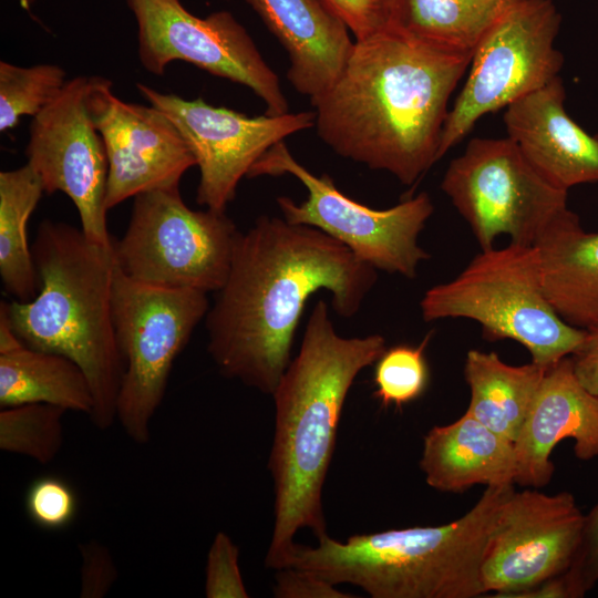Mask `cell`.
<instances>
[{"instance_id":"484cf974","label":"cell","mask_w":598,"mask_h":598,"mask_svg":"<svg viewBox=\"0 0 598 598\" xmlns=\"http://www.w3.org/2000/svg\"><path fill=\"white\" fill-rule=\"evenodd\" d=\"M65 412L63 408L48 403L1 408L0 448L41 464L52 462L63 444Z\"/></svg>"},{"instance_id":"52a82bcc","label":"cell","mask_w":598,"mask_h":598,"mask_svg":"<svg viewBox=\"0 0 598 598\" xmlns=\"http://www.w3.org/2000/svg\"><path fill=\"white\" fill-rule=\"evenodd\" d=\"M208 309L206 292L134 280L115 261L112 313L124 364L116 420L135 443L150 442L174 361Z\"/></svg>"},{"instance_id":"9c48e42d","label":"cell","mask_w":598,"mask_h":598,"mask_svg":"<svg viewBox=\"0 0 598 598\" xmlns=\"http://www.w3.org/2000/svg\"><path fill=\"white\" fill-rule=\"evenodd\" d=\"M291 175L306 188L307 198L276 199L282 217L333 237L377 270L414 279L421 261L431 255L419 245V235L434 212L427 193L386 209L365 206L339 190L328 174L316 176L302 166L283 142L269 148L250 168L248 177Z\"/></svg>"},{"instance_id":"6da1fadb","label":"cell","mask_w":598,"mask_h":598,"mask_svg":"<svg viewBox=\"0 0 598 598\" xmlns=\"http://www.w3.org/2000/svg\"><path fill=\"white\" fill-rule=\"evenodd\" d=\"M377 280V269L333 237L262 215L239 231L228 277L205 317L208 353L225 377L272 394L309 298L327 290L333 311L352 318Z\"/></svg>"},{"instance_id":"83f0119b","label":"cell","mask_w":598,"mask_h":598,"mask_svg":"<svg viewBox=\"0 0 598 598\" xmlns=\"http://www.w3.org/2000/svg\"><path fill=\"white\" fill-rule=\"evenodd\" d=\"M427 334L419 346L396 344L385 349L375 362L373 395L385 408H401L420 398L429 382L425 348Z\"/></svg>"},{"instance_id":"d6986e66","label":"cell","mask_w":598,"mask_h":598,"mask_svg":"<svg viewBox=\"0 0 598 598\" xmlns=\"http://www.w3.org/2000/svg\"><path fill=\"white\" fill-rule=\"evenodd\" d=\"M288 54L287 79L310 103L342 72L354 45L323 0H246Z\"/></svg>"},{"instance_id":"f1b7e54d","label":"cell","mask_w":598,"mask_h":598,"mask_svg":"<svg viewBox=\"0 0 598 598\" xmlns=\"http://www.w3.org/2000/svg\"><path fill=\"white\" fill-rule=\"evenodd\" d=\"M24 504L29 518L48 530L66 527L78 511L74 491L55 476H43L33 481L27 491Z\"/></svg>"},{"instance_id":"d590c367","label":"cell","mask_w":598,"mask_h":598,"mask_svg":"<svg viewBox=\"0 0 598 598\" xmlns=\"http://www.w3.org/2000/svg\"><path fill=\"white\" fill-rule=\"evenodd\" d=\"M22 2V4H30L32 3L34 0H20Z\"/></svg>"},{"instance_id":"d4e9b609","label":"cell","mask_w":598,"mask_h":598,"mask_svg":"<svg viewBox=\"0 0 598 598\" xmlns=\"http://www.w3.org/2000/svg\"><path fill=\"white\" fill-rule=\"evenodd\" d=\"M43 193L28 163L0 173V276L6 291L19 301L34 298L39 287L27 223Z\"/></svg>"},{"instance_id":"e575fe53","label":"cell","mask_w":598,"mask_h":598,"mask_svg":"<svg viewBox=\"0 0 598 598\" xmlns=\"http://www.w3.org/2000/svg\"><path fill=\"white\" fill-rule=\"evenodd\" d=\"M569 357L579 382L598 395V322L585 329L582 341Z\"/></svg>"},{"instance_id":"30bf717a","label":"cell","mask_w":598,"mask_h":598,"mask_svg":"<svg viewBox=\"0 0 598 598\" xmlns=\"http://www.w3.org/2000/svg\"><path fill=\"white\" fill-rule=\"evenodd\" d=\"M441 188L481 250L501 235L535 246L568 210L567 192L548 183L509 138H472L448 164Z\"/></svg>"},{"instance_id":"3957f363","label":"cell","mask_w":598,"mask_h":598,"mask_svg":"<svg viewBox=\"0 0 598 598\" xmlns=\"http://www.w3.org/2000/svg\"><path fill=\"white\" fill-rule=\"evenodd\" d=\"M385 349L381 334L341 337L328 303L315 305L300 350L271 394L276 413L268 470L275 518L266 568H286L301 528H309L317 539L327 535L322 489L343 405L357 375Z\"/></svg>"},{"instance_id":"ffe728a7","label":"cell","mask_w":598,"mask_h":598,"mask_svg":"<svg viewBox=\"0 0 598 598\" xmlns=\"http://www.w3.org/2000/svg\"><path fill=\"white\" fill-rule=\"evenodd\" d=\"M420 468L426 484L440 492L515 484V444L466 411L424 435Z\"/></svg>"},{"instance_id":"8992f818","label":"cell","mask_w":598,"mask_h":598,"mask_svg":"<svg viewBox=\"0 0 598 598\" xmlns=\"http://www.w3.org/2000/svg\"><path fill=\"white\" fill-rule=\"evenodd\" d=\"M420 308L425 321L474 320L485 339L514 340L545 368L569 357L585 336L546 297L536 246L481 250L454 279L426 290Z\"/></svg>"},{"instance_id":"5b68a950","label":"cell","mask_w":598,"mask_h":598,"mask_svg":"<svg viewBox=\"0 0 598 598\" xmlns=\"http://www.w3.org/2000/svg\"><path fill=\"white\" fill-rule=\"evenodd\" d=\"M514 484L489 486L462 517L440 526L357 534L317 546L293 545L286 568L337 586L351 584L372 598H475L484 554Z\"/></svg>"},{"instance_id":"4dcf8cb0","label":"cell","mask_w":598,"mask_h":598,"mask_svg":"<svg viewBox=\"0 0 598 598\" xmlns=\"http://www.w3.org/2000/svg\"><path fill=\"white\" fill-rule=\"evenodd\" d=\"M344 21L355 41L394 29L395 0H323Z\"/></svg>"},{"instance_id":"7402d4cb","label":"cell","mask_w":598,"mask_h":598,"mask_svg":"<svg viewBox=\"0 0 598 598\" xmlns=\"http://www.w3.org/2000/svg\"><path fill=\"white\" fill-rule=\"evenodd\" d=\"M547 369L533 361L511 365L496 352L470 350L464 365L471 392L466 411L497 434L515 442Z\"/></svg>"},{"instance_id":"603a6c76","label":"cell","mask_w":598,"mask_h":598,"mask_svg":"<svg viewBox=\"0 0 598 598\" xmlns=\"http://www.w3.org/2000/svg\"><path fill=\"white\" fill-rule=\"evenodd\" d=\"M27 403H48L90 415L93 395L75 362L21 341L0 351V406Z\"/></svg>"},{"instance_id":"e0dca14e","label":"cell","mask_w":598,"mask_h":598,"mask_svg":"<svg viewBox=\"0 0 598 598\" xmlns=\"http://www.w3.org/2000/svg\"><path fill=\"white\" fill-rule=\"evenodd\" d=\"M565 439L574 440V453L580 461L598 456V395L579 382L570 357L547 369L514 442L515 484L546 486L555 471L551 452Z\"/></svg>"},{"instance_id":"9a60e30c","label":"cell","mask_w":598,"mask_h":598,"mask_svg":"<svg viewBox=\"0 0 598 598\" xmlns=\"http://www.w3.org/2000/svg\"><path fill=\"white\" fill-rule=\"evenodd\" d=\"M87 82L84 75L68 80L60 94L32 117L25 154L44 193L62 192L73 202L86 238L112 247L105 206L109 163L85 104Z\"/></svg>"},{"instance_id":"7c38bea8","label":"cell","mask_w":598,"mask_h":598,"mask_svg":"<svg viewBox=\"0 0 598 598\" xmlns=\"http://www.w3.org/2000/svg\"><path fill=\"white\" fill-rule=\"evenodd\" d=\"M137 22L138 58L148 72L163 75L181 60L249 87L266 104L267 115L289 112L278 75L246 29L228 11L206 18L179 0H126Z\"/></svg>"},{"instance_id":"4fadbf2b","label":"cell","mask_w":598,"mask_h":598,"mask_svg":"<svg viewBox=\"0 0 598 598\" xmlns=\"http://www.w3.org/2000/svg\"><path fill=\"white\" fill-rule=\"evenodd\" d=\"M136 87L144 99L177 127L199 168L196 202L225 212L237 186L252 165L274 145L315 126V112L247 116L244 113L162 93L146 84Z\"/></svg>"},{"instance_id":"d6a6232c","label":"cell","mask_w":598,"mask_h":598,"mask_svg":"<svg viewBox=\"0 0 598 598\" xmlns=\"http://www.w3.org/2000/svg\"><path fill=\"white\" fill-rule=\"evenodd\" d=\"M80 553L82 557L80 597H104L118 575L111 551L100 542L91 540L81 545Z\"/></svg>"},{"instance_id":"2e32d148","label":"cell","mask_w":598,"mask_h":598,"mask_svg":"<svg viewBox=\"0 0 598 598\" xmlns=\"http://www.w3.org/2000/svg\"><path fill=\"white\" fill-rule=\"evenodd\" d=\"M112 82L90 76L85 104L100 133L109 163L105 206L130 197L178 186L196 159L174 123L153 105L124 102Z\"/></svg>"},{"instance_id":"277c9868","label":"cell","mask_w":598,"mask_h":598,"mask_svg":"<svg viewBox=\"0 0 598 598\" xmlns=\"http://www.w3.org/2000/svg\"><path fill=\"white\" fill-rule=\"evenodd\" d=\"M39 292L29 301L6 302L13 331L29 347L64 355L86 375L92 423L107 430L116 420L124 364L112 313L115 257L112 247L82 229L43 220L31 247Z\"/></svg>"},{"instance_id":"cb8c5ba5","label":"cell","mask_w":598,"mask_h":598,"mask_svg":"<svg viewBox=\"0 0 598 598\" xmlns=\"http://www.w3.org/2000/svg\"><path fill=\"white\" fill-rule=\"evenodd\" d=\"M524 0H395L394 29L440 51L473 53L491 29Z\"/></svg>"},{"instance_id":"44dd1931","label":"cell","mask_w":598,"mask_h":598,"mask_svg":"<svg viewBox=\"0 0 598 598\" xmlns=\"http://www.w3.org/2000/svg\"><path fill=\"white\" fill-rule=\"evenodd\" d=\"M546 297L569 324L598 322V233L586 231L570 209L535 245Z\"/></svg>"},{"instance_id":"1f68e13d","label":"cell","mask_w":598,"mask_h":598,"mask_svg":"<svg viewBox=\"0 0 598 598\" xmlns=\"http://www.w3.org/2000/svg\"><path fill=\"white\" fill-rule=\"evenodd\" d=\"M563 577L569 598L584 597L598 582V502L584 515L577 553Z\"/></svg>"},{"instance_id":"8fae6325","label":"cell","mask_w":598,"mask_h":598,"mask_svg":"<svg viewBox=\"0 0 598 598\" xmlns=\"http://www.w3.org/2000/svg\"><path fill=\"white\" fill-rule=\"evenodd\" d=\"M560 14L551 0H524L483 38L466 82L444 123L437 161L485 114L507 107L558 76L563 54L554 47Z\"/></svg>"},{"instance_id":"4316f807","label":"cell","mask_w":598,"mask_h":598,"mask_svg":"<svg viewBox=\"0 0 598 598\" xmlns=\"http://www.w3.org/2000/svg\"><path fill=\"white\" fill-rule=\"evenodd\" d=\"M65 71L56 64L20 66L0 62V132L17 126L22 116L38 115L63 90Z\"/></svg>"},{"instance_id":"5bb4252c","label":"cell","mask_w":598,"mask_h":598,"mask_svg":"<svg viewBox=\"0 0 598 598\" xmlns=\"http://www.w3.org/2000/svg\"><path fill=\"white\" fill-rule=\"evenodd\" d=\"M584 515L569 492L514 489L487 544L481 582L485 595L517 598L564 575L577 553Z\"/></svg>"},{"instance_id":"ac0fdd59","label":"cell","mask_w":598,"mask_h":598,"mask_svg":"<svg viewBox=\"0 0 598 598\" xmlns=\"http://www.w3.org/2000/svg\"><path fill=\"white\" fill-rule=\"evenodd\" d=\"M559 76L505 109L509 137L530 165L553 186L598 182V135L580 127L566 112Z\"/></svg>"},{"instance_id":"7a4b0ae2","label":"cell","mask_w":598,"mask_h":598,"mask_svg":"<svg viewBox=\"0 0 598 598\" xmlns=\"http://www.w3.org/2000/svg\"><path fill=\"white\" fill-rule=\"evenodd\" d=\"M471 59L396 29L354 40L339 78L311 102L316 132L339 156L412 185L437 162L448 100Z\"/></svg>"},{"instance_id":"f546056e","label":"cell","mask_w":598,"mask_h":598,"mask_svg":"<svg viewBox=\"0 0 598 598\" xmlns=\"http://www.w3.org/2000/svg\"><path fill=\"white\" fill-rule=\"evenodd\" d=\"M239 549L224 532H218L207 555V598H248L238 564Z\"/></svg>"},{"instance_id":"ba28073f","label":"cell","mask_w":598,"mask_h":598,"mask_svg":"<svg viewBox=\"0 0 598 598\" xmlns=\"http://www.w3.org/2000/svg\"><path fill=\"white\" fill-rule=\"evenodd\" d=\"M239 234L225 212L193 210L178 186L134 197L125 234L113 240L127 277L166 288L217 292L225 283Z\"/></svg>"},{"instance_id":"836d02e7","label":"cell","mask_w":598,"mask_h":598,"mask_svg":"<svg viewBox=\"0 0 598 598\" xmlns=\"http://www.w3.org/2000/svg\"><path fill=\"white\" fill-rule=\"evenodd\" d=\"M272 594L276 598H351L320 577L297 568L278 569Z\"/></svg>"}]
</instances>
